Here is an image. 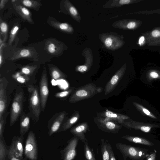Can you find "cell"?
Returning <instances> with one entry per match:
<instances>
[{
  "instance_id": "6da1fadb",
  "label": "cell",
  "mask_w": 160,
  "mask_h": 160,
  "mask_svg": "<svg viewBox=\"0 0 160 160\" xmlns=\"http://www.w3.org/2000/svg\"><path fill=\"white\" fill-rule=\"evenodd\" d=\"M117 148L122 155L124 160L127 158L133 160H143L149 155L147 149L120 142L115 143Z\"/></svg>"
},
{
  "instance_id": "7a4b0ae2",
  "label": "cell",
  "mask_w": 160,
  "mask_h": 160,
  "mask_svg": "<svg viewBox=\"0 0 160 160\" xmlns=\"http://www.w3.org/2000/svg\"><path fill=\"white\" fill-rule=\"evenodd\" d=\"M24 95L21 88H17L12 103L10 114V126H12L22 113Z\"/></svg>"
},
{
  "instance_id": "3957f363",
  "label": "cell",
  "mask_w": 160,
  "mask_h": 160,
  "mask_svg": "<svg viewBox=\"0 0 160 160\" xmlns=\"http://www.w3.org/2000/svg\"><path fill=\"white\" fill-rule=\"evenodd\" d=\"M99 38L105 47L111 50H115L121 48L123 42L121 36L116 33H103L99 35Z\"/></svg>"
},
{
  "instance_id": "277c9868",
  "label": "cell",
  "mask_w": 160,
  "mask_h": 160,
  "mask_svg": "<svg viewBox=\"0 0 160 160\" xmlns=\"http://www.w3.org/2000/svg\"><path fill=\"white\" fill-rule=\"evenodd\" d=\"M28 90L29 95L31 110L37 121H38L39 118L41 109L40 100L38 90L36 87L32 85H29Z\"/></svg>"
},
{
  "instance_id": "5b68a950",
  "label": "cell",
  "mask_w": 160,
  "mask_h": 160,
  "mask_svg": "<svg viewBox=\"0 0 160 160\" xmlns=\"http://www.w3.org/2000/svg\"><path fill=\"white\" fill-rule=\"evenodd\" d=\"M26 158L29 159L37 160L38 150L35 135L32 130L28 132L24 148Z\"/></svg>"
},
{
  "instance_id": "8992f818",
  "label": "cell",
  "mask_w": 160,
  "mask_h": 160,
  "mask_svg": "<svg viewBox=\"0 0 160 160\" xmlns=\"http://www.w3.org/2000/svg\"><path fill=\"white\" fill-rule=\"evenodd\" d=\"M67 47L65 43L53 38L47 39L45 43L44 48L49 54L55 56L61 55Z\"/></svg>"
},
{
  "instance_id": "52a82bcc",
  "label": "cell",
  "mask_w": 160,
  "mask_h": 160,
  "mask_svg": "<svg viewBox=\"0 0 160 160\" xmlns=\"http://www.w3.org/2000/svg\"><path fill=\"white\" fill-rule=\"evenodd\" d=\"M40 98L41 111H43L47 102L49 93L48 82L46 67H45L42 72L39 83Z\"/></svg>"
},
{
  "instance_id": "ba28073f",
  "label": "cell",
  "mask_w": 160,
  "mask_h": 160,
  "mask_svg": "<svg viewBox=\"0 0 160 160\" xmlns=\"http://www.w3.org/2000/svg\"><path fill=\"white\" fill-rule=\"evenodd\" d=\"M78 142V139L76 137H73L68 141L66 146L60 151L63 160H73L75 158Z\"/></svg>"
},
{
  "instance_id": "9c48e42d",
  "label": "cell",
  "mask_w": 160,
  "mask_h": 160,
  "mask_svg": "<svg viewBox=\"0 0 160 160\" xmlns=\"http://www.w3.org/2000/svg\"><path fill=\"white\" fill-rule=\"evenodd\" d=\"M8 81L5 78L0 79V120L7 112L8 99L6 92V88Z\"/></svg>"
},
{
  "instance_id": "30bf717a",
  "label": "cell",
  "mask_w": 160,
  "mask_h": 160,
  "mask_svg": "<svg viewBox=\"0 0 160 160\" xmlns=\"http://www.w3.org/2000/svg\"><path fill=\"white\" fill-rule=\"evenodd\" d=\"M65 116V113L61 112L55 114L49 121L48 124V134L51 136L58 132Z\"/></svg>"
},
{
  "instance_id": "8fae6325",
  "label": "cell",
  "mask_w": 160,
  "mask_h": 160,
  "mask_svg": "<svg viewBox=\"0 0 160 160\" xmlns=\"http://www.w3.org/2000/svg\"><path fill=\"white\" fill-rule=\"evenodd\" d=\"M22 58H33L37 60L38 54L34 48H22L15 52L9 60L13 61Z\"/></svg>"
},
{
  "instance_id": "7c38bea8",
  "label": "cell",
  "mask_w": 160,
  "mask_h": 160,
  "mask_svg": "<svg viewBox=\"0 0 160 160\" xmlns=\"http://www.w3.org/2000/svg\"><path fill=\"white\" fill-rule=\"evenodd\" d=\"M23 138L20 136H14L11 144L8 147V149L12 151L17 157L23 158L24 149L23 147Z\"/></svg>"
},
{
  "instance_id": "4fadbf2b",
  "label": "cell",
  "mask_w": 160,
  "mask_h": 160,
  "mask_svg": "<svg viewBox=\"0 0 160 160\" xmlns=\"http://www.w3.org/2000/svg\"><path fill=\"white\" fill-rule=\"evenodd\" d=\"M48 23L52 27L64 33L72 34L74 32L73 27L68 23L60 22L50 18L48 19Z\"/></svg>"
},
{
  "instance_id": "5bb4252c",
  "label": "cell",
  "mask_w": 160,
  "mask_h": 160,
  "mask_svg": "<svg viewBox=\"0 0 160 160\" xmlns=\"http://www.w3.org/2000/svg\"><path fill=\"white\" fill-rule=\"evenodd\" d=\"M30 125V118L28 115L23 112L20 120V137L24 139V135L28 131Z\"/></svg>"
},
{
  "instance_id": "9a60e30c",
  "label": "cell",
  "mask_w": 160,
  "mask_h": 160,
  "mask_svg": "<svg viewBox=\"0 0 160 160\" xmlns=\"http://www.w3.org/2000/svg\"><path fill=\"white\" fill-rule=\"evenodd\" d=\"M13 6L15 11L22 18L30 23L34 24L31 13L27 8L15 3L13 4Z\"/></svg>"
},
{
  "instance_id": "2e32d148",
  "label": "cell",
  "mask_w": 160,
  "mask_h": 160,
  "mask_svg": "<svg viewBox=\"0 0 160 160\" xmlns=\"http://www.w3.org/2000/svg\"><path fill=\"white\" fill-rule=\"evenodd\" d=\"M64 6L67 13L78 22H80L81 17L72 4L69 0H65L64 1Z\"/></svg>"
},
{
  "instance_id": "e0dca14e",
  "label": "cell",
  "mask_w": 160,
  "mask_h": 160,
  "mask_svg": "<svg viewBox=\"0 0 160 160\" xmlns=\"http://www.w3.org/2000/svg\"><path fill=\"white\" fill-rule=\"evenodd\" d=\"M87 127L84 125H80L73 128L70 130V132L73 135L83 142H87L88 141L84 135V133L87 130Z\"/></svg>"
},
{
  "instance_id": "ac0fdd59",
  "label": "cell",
  "mask_w": 160,
  "mask_h": 160,
  "mask_svg": "<svg viewBox=\"0 0 160 160\" xmlns=\"http://www.w3.org/2000/svg\"><path fill=\"white\" fill-rule=\"evenodd\" d=\"M122 138L133 143L140 144L149 146L154 145V143L148 140L138 137L125 136L122 137Z\"/></svg>"
},
{
  "instance_id": "d6986e66",
  "label": "cell",
  "mask_w": 160,
  "mask_h": 160,
  "mask_svg": "<svg viewBox=\"0 0 160 160\" xmlns=\"http://www.w3.org/2000/svg\"><path fill=\"white\" fill-rule=\"evenodd\" d=\"M130 0H110L107 1L102 7L103 8H119L131 2Z\"/></svg>"
},
{
  "instance_id": "ffe728a7",
  "label": "cell",
  "mask_w": 160,
  "mask_h": 160,
  "mask_svg": "<svg viewBox=\"0 0 160 160\" xmlns=\"http://www.w3.org/2000/svg\"><path fill=\"white\" fill-rule=\"evenodd\" d=\"M48 66L50 74L52 79L57 80L64 77V73L57 67L51 64Z\"/></svg>"
},
{
  "instance_id": "44dd1931",
  "label": "cell",
  "mask_w": 160,
  "mask_h": 160,
  "mask_svg": "<svg viewBox=\"0 0 160 160\" xmlns=\"http://www.w3.org/2000/svg\"><path fill=\"white\" fill-rule=\"evenodd\" d=\"M8 151V147L4 138H0V160H9Z\"/></svg>"
},
{
  "instance_id": "7402d4cb",
  "label": "cell",
  "mask_w": 160,
  "mask_h": 160,
  "mask_svg": "<svg viewBox=\"0 0 160 160\" xmlns=\"http://www.w3.org/2000/svg\"><path fill=\"white\" fill-rule=\"evenodd\" d=\"M19 1L24 6L35 10L42 5L39 1L33 0H21Z\"/></svg>"
},
{
  "instance_id": "603a6c76",
  "label": "cell",
  "mask_w": 160,
  "mask_h": 160,
  "mask_svg": "<svg viewBox=\"0 0 160 160\" xmlns=\"http://www.w3.org/2000/svg\"><path fill=\"white\" fill-rule=\"evenodd\" d=\"M84 143V151L86 160H96L93 150L89 146L88 142Z\"/></svg>"
},
{
  "instance_id": "cb8c5ba5",
  "label": "cell",
  "mask_w": 160,
  "mask_h": 160,
  "mask_svg": "<svg viewBox=\"0 0 160 160\" xmlns=\"http://www.w3.org/2000/svg\"><path fill=\"white\" fill-rule=\"evenodd\" d=\"M101 151L103 160H110V156L108 148V142L103 139L101 140Z\"/></svg>"
},
{
  "instance_id": "d4e9b609",
  "label": "cell",
  "mask_w": 160,
  "mask_h": 160,
  "mask_svg": "<svg viewBox=\"0 0 160 160\" xmlns=\"http://www.w3.org/2000/svg\"><path fill=\"white\" fill-rule=\"evenodd\" d=\"M37 68V65L25 66L21 68L20 72L29 77L32 75Z\"/></svg>"
},
{
  "instance_id": "484cf974",
  "label": "cell",
  "mask_w": 160,
  "mask_h": 160,
  "mask_svg": "<svg viewBox=\"0 0 160 160\" xmlns=\"http://www.w3.org/2000/svg\"><path fill=\"white\" fill-rule=\"evenodd\" d=\"M0 35L3 37V42L4 43L7 38L8 25L7 23L2 20L1 18L0 19Z\"/></svg>"
},
{
  "instance_id": "4316f807",
  "label": "cell",
  "mask_w": 160,
  "mask_h": 160,
  "mask_svg": "<svg viewBox=\"0 0 160 160\" xmlns=\"http://www.w3.org/2000/svg\"><path fill=\"white\" fill-rule=\"evenodd\" d=\"M12 77L18 82L24 83L27 82L29 78L20 72H17L12 75Z\"/></svg>"
},
{
  "instance_id": "83f0119b",
  "label": "cell",
  "mask_w": 160,
  "mask_h": 160,
  "mask_svg": "<svg viewBox=\"0 0 160 160\" xmlns=\"http://www.w3.org/2000/svg\"><path fill=\"white\" fill-rule=\"evenodd\" d=\"M8 114L9 112H7L0 120V138H4V131L6 122L7 117Z\"/></svg>"
},
{
  "instance_id": "f1b7e54d",
  "label": "cell",
  "mask_w": 160,
  "mask_h": 160,
  "mask_svg": "<svg viewBox=\"0 0 160 160\" xmlns=\"http://www.w3.org/2000/svg\"><path fill=\"white\" fill-rule=\"evenodd\" d=\"M19 29V27L18 25H15L11 30L8 41V44L9 45H11L14 41L16 35Z\"/></svg>"
},
{
  "instance_id": "f546056e",
  "label": "cell",
  "mask_w": 160,
  "mask_h": 160,
  "mask_svg": "<svg viewBox=\"0 0 160 160\" xmlns=\"http://www.w3.org/2000/svg\"><path fill=\"white\" fill-rule=\"evenodd\" d=\"M135 105L143 113L149 117L154 119L156 118L152 114L148 109L143 107L142 105L137 103H135Z\"/></svg>"
},
{
  "instance_id": "4dcf8cb0",
  "label": "cell",
  "mask_w": 160,
  "mask_h": 160,
  "mask_svg": "<svg viewBox=\"0 0 160 160\" xmlns=\"http://www.w3.org/2000/svg\"><path fill=\"white\" fill-rule=\"evenodd\" d=\"M8 158L9 160H24V158H19L16 156L12 151L8 149Z\"/></svg>"
},
{
  "instance_id": "1f68e13d",
  "label": "cell",
  "mask_w": 160,
  "mask_h": 160,
  "mask_svg": "<svg viewBox=\"0 0 160 160\" xmlns=\"http://www.w3.org/2000/svg\"><path fill=\"white\" fill-rule=\"evenodd\" d=\"M136 26V23L134 22H130L127 24L122 26L119 27L118 28L119 29H124L126 28L128 29H132Z\"/></svg>"
},
{
  "instance_id": "d6a6232c",
  "label": "cell",
  "mask_w": 160,
  "mask_h": 160,
  "mask_svg": "<svg viewBox=\"0 0 160 160\" xmlns=\"http://www.w3.org/2000/svg\"><path fill=\"white\" fill-rule=\"evenodd\" d=\"M105 127L108 130L113 132L114 130L116 129L117 126L113 123L112 122H107L105 124Z\"/></svg>"
},
{
  "instance_id": "836d02e7",
  "label": "cell",
  "mask_w": 160,
  "mask_h": 160,
  "mask_svg": "<svg viewBox=\"0 0 160 160\" xmlns=\"http://www.w3.org/2000/svg\"><path fill=\"white\" fill-rule=\"evenodd\" d=\"M108 148L110 156V160H116L112 146L109 143H108Z\"/></svg>"
},
{
  "instance_id": "e575fe53",
  "label": "cell",
  "mask_w": 160,
  "mask_h": 160,
  "mask_svg": "<svg viewBox=\"0 0 160 160\" xmlns=\"http://www.w3.org/2000/svg\"><path fill=\"white\" fill-rule=\"evenodd\" d=\"M68 91H64L56 93L55 96L57 98H63L67 96L68 94Z\"/></svg>"
},
{
  "instance_id": "d590c367",
  "label": "cell",
  "mask_w": 160,
  "mask_h": 160,
  "mask_svg": "<svg viewBox=\"0 0 160 160\" xmlns=\"http://www.w3.org/2000/svg\"><path fill=\"white\" fill-rule=\"evenodd\" d=\"M151 127L148 126H142L140 128V130L145 132H149L151 129Z\"/></svg>"
},
{
  "instance_id": "8d00e7d4",
  "label": "cell",
  "mask_w": 160,
  "mask_h": 160,
  "mask_svg": "<svg viewBox=\"0 0 160 160\" xmlns=\"http://www.w3.org/2000/svg\"><path fill=\"white\" fill-rule=\"evenodd\" d=\"M76 94L77 96L82 97L87 96V92L84 90H81L77 91Z\"/></svg>"
},
{
  "instance_id": "74e56055",
  "label": "cell",
  "mask_w": 160,
  "mask_h": 160,
  "mask_svg": "<svg viewBox=\"0 0 160 160\" xmlns=\"http://www.w3.org/2000/svg\"><path fill=\"white\" fill-rule=\"evenodd\" d=\"M156 152L155 151L146 158L147 160H156Z\"/></svg>"
},
{
  "instance_id": "f35d334b",
  "label": "cell",
  "mask_w": 160,
  "mask_h": 160,
  "mask_svg": "<svg viewBox=\"0 0 160 160\" xmlns=\"http://www.w3.org/2000/svg\"><path fill=\"white\" fill-rule=\"evenodd\" d=\"M4 45V43H2L0 45V66L1 67L2 63V51L3 47Z\"/></svg>"
},
{
  "instance_id": "ab89813d",
  "label": "cell",
  "mask_w": 160,
  "mask_h": 160,
  "mask_svg": "<svg viewBox=\"0 0 160 160\" xmlns=\"http://www.w3.org/2000/svg\"><path fill=\"white\" fill-rule=\"evenodd\" d=\"M118 75H114L112 78L110 82L112 85L115 84L118 82Z\"/></svg>"
},
{
  "instance_id": "60d3db41",
  "label": "cell",
  "mask_w": 160,
  "mask_h": 160,
  "mask_svg": "<svg viewBox=\"0 0 160 160\" xmlns=\"http://www.w3.org/2000/svg\"><path fill=\"white\" fill-rule=\"evenodd\" d=\"M78 70L81 72L86 71L88 69V67L84 65L79 66L78 68Z\"/></svg>"
},
{
  "instance_id": "b9f144b4",
  "label": "cell",
  "mask_w": 160,
  "mask_h": 160,
  "mask_svg": "<svg viewBox=\"0 0 160 160\" xmlns=\"http://www.w3.org/2000/svg\"><path fill=\"white\" fill-rule=\"evenodd\" d=\"M106 115L107 117L109 118H116L117 117L116 114L109 111L106 112Z\"/></svg>"
},
{
  "instance_id": "7bdbcfd3",
  "label": "cell",
  "mask_w": 160,
  "mask_h": 160,
  "mask_svg": "<svg viewBox=\"0 0 160 160\" xmlns=\"http://www.w3.org/2000/svg\"><path fill=\"white\" fill-rule=\"evenodd\" d=\"M152 34L153 37H158L160 36V31L157 30H155L152 31Z\"/></svg>"
},
{
  "instance_id": "ee69618b",
  "label": "cell",
  "mask_w": 160,
  "mask_h": 160,
  "mask_svg": "<svg viewBox=\"0 0 160 160\" xmlns=\"http://www.w3.org/2000/svg\"><path fill=\"white\" fill-rule=\"evenodd\" d=\"M8 0H1L0 2V9L2 10L5 7Z\"/></svg>"
},
{
  "instance_id": "f6af8a7d",
  "label": "cell",
  "mask_w": 160,
  "mask_h": 160,
  "mask_svg": "<svg viewBox=\"0 0 160 160\" xmlns=\"http://www.w3.org/2000/svg\"><path fill=\"white\" fill-rule=\"evenodd\" d=\"M150 76L153 78H158L159 75L156 72H152L150 73Z\"/></svg>"
},
{
  "instance_id": "bcb514c9",
  "label": "cell",
  "mask_w": 160,
  "mask_h": 160,
  "mask_svg": "<svg viewBox=\"0 0 160 160\" xmlns=\"http://www.w3.org/2000/svg\"><path fill=\"white\" fill-rule=\"evenodd\" d=\"M144 40V38L143 36H142L140 38L139 41V43L140 45H141V44L142 43Z\"/></svg>"
},
{
  "instance_id": "7dc6e473",
  "label": "cell",
  "mask_w": 160,
  "mask_h": 160,
  "mask_svg": "<svg viewBox=\"0 0 160 160\" xmlns=\"http://www.w3.org/2000/svg\"><path fill=\"white\" fill-rule=\"evenodd\" d=\"M17 1V0H11V1H12V2H15Z\"/></svg>"
},
{
  "instance_id": "c3c4849f",
  "label": "cell",
  "mask_w": 160,
  "mask_h": 160,
  "mask_svg": "<svg viewBox=\"0 0 160 160\" xmlns=\"http://www.w3.org/2000/svg\"><path fill=\"white\" fill-rule=\"evenodd\" d=\"M29 160H37L36 159H29Z\"/></svg>"
},
{
  "instance_id": "681fc988",
  "label": "cell",
  "mask_w": 160,
  "mask_h": 160,
  "mask_svg": "<svg viewBox=\"0 0 160 160\" xmlns=\"http://www.w3.org/2000/svg\"><path fill=\"white\" fill-rule=\"evenodd\" d=\"M24 160H25V159Z\"/></svg>"
}]
</instances>
